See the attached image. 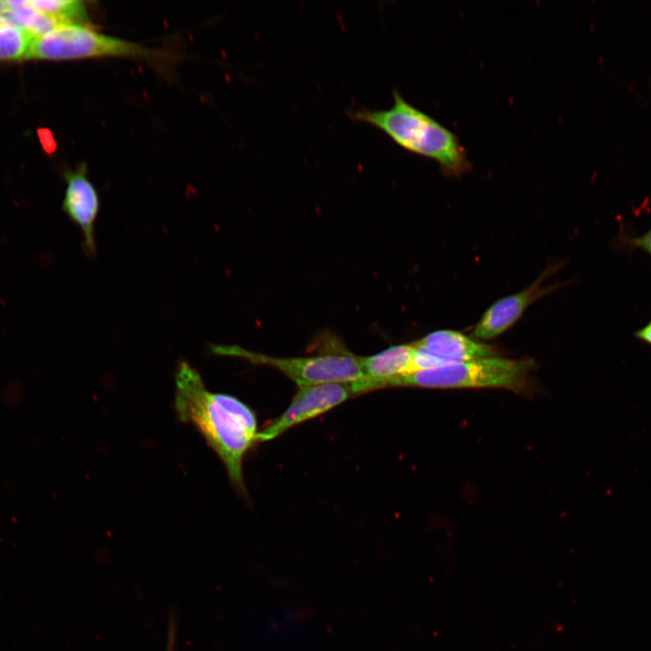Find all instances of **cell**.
Here are the masks:
<instances>
[{
	"label": "cell",
	"mask_w": 651,
	"mask_h": 651,
	"mask_svg": "<svg viewBox=\"0 0 651 651\" xmlns=\"http://www.w3.org/2000/svg\"><path fill=\"white\" fill-rule=\"evenodd\" d=\"M175 382L179 420L197 429L222 460L232 486L246 496L242 464L258 443L254 411L234 396L209 391L200 373L185 361L178 363Z\"/></svg>",
	"instance_id": "1"
},
{
	"label": "cell",
	"mask_w": 651,
	"mask_h": 651,
	"mask_svg": "<svg viewBox=\"0 0 651 651\" xmlns=\"http://www.w3.org/2000/svg\"><path fill=\"white\" fill-rule=\"evenodd\" d=\"M393 104L386 109L358 108L347 115L354 121L369 124L411 153L438 162L443 174L460 176L471 168L467 153L450 129L409 103L393 90Z\"/></svg>",
	"instance_id": "2"
},
{
	"label": "cell",
	"mask_w": 651,
	"mask_h": 651,
	"mask_svg": "<svg viewBox=\"0 0 651 651\" xmlns=\"http://www.w3.org/2000/svg\"><path fill=\"white\" fill-rule=\"evenodd\" d=\"M531 359L493 356L447 364L399 375L387 382L390 387L452 388H523L530 371Z\"/></svg>",
	"instance_id": "3"
},
{
	"label": "cell",
	"mask_w": 651,
	"mask_h": 651,
	"mask_svg": "<svg viewBox=\"0 0 651 651\" xmlns=\"http://www.w3.org/2000/svg\"><path fill=\"white\" fill-rule=\"evenodd\" d=\"M320 354L298 357H274L252 352L238 345H215V354L245 359L251 363L272 367L297 387L326 383L350 382L363 377L360 356L349 352L338 340L323 344Z\"/></svg>",
	"instance_id": "4"
},
{
	"label": "cell",
	"mask_w": 651,
	"mask_h": 651,
	"mask_svg": "<svg viewBox=\"0 0 651 651\" xmlns=\"http://www.w3.org/2000/svg\"><path fill=\"white\" fill-rule=\"evenodd\" d=\"M101 57L155 60L158 53L136 42L99 33L90 25L63 24L35 37L27 55V59L51 61Z\"/></svg>",
	"instance_id": "5"
},
{
	"label": "cell",
	"mask_w": 651,
	"mask_h": 651,
	"mask_svg": "<svg viewBox=\"0 0 651 651\" xmlns=\"http://www.w3.org/2000/svg\"><path fill=\"white\" fill-rule=\"evenodd\" d=\"M355 396L352 382L297 387L290 404L258 433L257 441L276 439L294 426L316 418Z\"/></svg>",
	"instance_id": "6"
},
{
	"label": "cell",
	"mask_w": 651,
	"mask_h": 651,
	"mask_svg": "<svg viewBox=\"0 0 651 651\" xmlns=\"http://www.w3.org/2000/svg\"><path fill=\"white\" fill-rule=\"evenodd\" d=\"M412 344V372L497 355L493 346L452 330L431 332Z\"/></svg>",
	"instance_id": "7"
},
{
	"label": "cell",
	"mask_w": 651,
	"mask_h": 651,
	"mask_svg": "<svg viewBox=\"0 0 651 651\" xmlns=\"http://www.w3.org/2000/svg\"><path fill=\"white\" fill-rule=\"evenodd\" d=\"M66 190L62 210L82 234L83 250L88 257L96 255L95 222L99 211V193L87 177V166L65 172Z\"/></svg>",
	"instance_id": "8"
},
{
	"label": "cell",
	"mask_w": 651,
	"mask_h": 651,
	"mask_svg": "<svg viewBox=\"0 0 651 651\" xmlns=\"http://www.w3.org/2000/svg\"><path fill=\"white\" fill-rule=\"evenodd\" d=\"M552 269L545 270L532 285L513 295L498 299L491 305L476 325L472 337L477 341L495 338L512 327L526 308L556 286H543Z\"/></svg>",
	"instance_id": "9"
},
{
	"label": "cell",
	"mask_w": 651,
	"mask_h": 651,
	"mask_svg": "<svg viewBox=\"0 0 651 651\" xmlns=\"http://www.w3.org/2000/svg\"><path fill=\"white\" fill-rule=\"evenodd\" d=\"M412 343L396 344L369 356H360L363 377L352 382L356 396L384 389L393 378L412 372Z\"/></svg>",
	"instance_id": "10"
},
{
	"label": "cell",
	"mask_w": 651,
	"mask_h": 651,
	"mask_svg": "<svg viewBox=\"0 0 651 651\" xmlns=\"http://www.w3.org/2000/svg\"><path fill=\"white\" fill-rule=\"evenodd\" d=\"M34 38L6 14H0V61L26 59Z\"/></svg>",
	"instance_id": "11"
},
{
	"label": "cell",
	"mask_w": 651,
	"mask_h": 651,
	"mask_svg": "<svg viewBox=\"0 0 651 651\" xmlns=\"http://www.w3.org/2000/svg\"><path fill=\"white\" fill-rule=\"evenodd\" d=\"M6 3L8 12L5 14L35 37L45 35L63 25L54 17L33 8L27 0Z\"/></svg>",
	"instance_id": "12"
},
{
	"label": "cell",
	"mask_w": 651,
	"mask_h": 651,
	"mask_svg": "<svg viewBox=\"0 0 651 651\" xmlns=\"http://www.w3.org/2000/svg\"><path fill=\"white\" fill-rule=\"evenodd\" d=\"M27 3L63 24L90 25L85 4L80 0H27Z\"/></svg>",
	"instance_id": "13"
},
{
	"label": "cell",
	"mask_w": 651,
	"mask_h": 651,
	"mask_svg": "<svg viewBox=\"0 0 651 651\" xmlns=\"http://www.w3.org/2000/svg\"><path fill=\"white\" fill-rule=\"evenodd\" d=\"M37 135L39 137V140L43 150L49 156H52L55 152L57 147V143L52 132L49 128L39 127L37 129Z\"/></svg>",
	"instance_id": "14"
},
{
	"label": "cell",
	"mask_w": 651,
	"mask_h": 651,
	"mask_svg": "<svg viewBox=\"0 0 651 651\" xmlns=\"http://www.w3.org/2000/svg\"><path fill=\"white\" fill-rule=\"evenodd\" d=\"M635 243L651 253V230L635 240Z\"/></svg>",
	"instance_id": "15"
},
{
	"label": "cell",
	"mask_w": 651,
	"mask_h": 651,
	"mask_svg": "<svg viewBox=\"0 0 651 651\" xmlns=\"http://www.w3.org/2000/svg\"><path fill=\"white\" fill-rule=\"evenodd\" d=\"M637 336L651 344V322L637 333Z\"/></svg>",
	"instance_id": "16"
},
{
	"label": "cell",
	"mask_w": 651,
	"mask_h": 651,
	"mask_svg": "<svg viewBox=\"0 0 651 651\" xmlns=\"http://www.w3.org/2000/svg\"><path fill=\"white\" fill-rule=\"evenodd\" d=\"M8 12V5L6 1H0V14H6Z\"/></svg>",
	"instance_id": "17"
},
{
	"label": "cell",
	"mask_w": 651,
	"mask_h": 651,
	"mask_svg": "<svg viewBox=\"0 0 651 651\" xmlns=\"http://www.w3.org/2000/svg\"><path fill=\"white\" fill-rule=\"evenodd\" d=\"M169 638H170V639H169V642H168V649H167V651H174V641H173V640H174V636H170Z\"/></svg>",
	"instance_id": "18"
}]
</instances>
